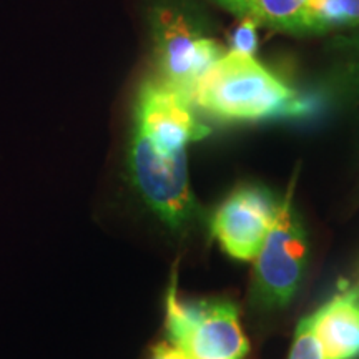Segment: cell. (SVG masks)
I'll return each mask as SVG.
<instances>
[{"label": "cell", "instance_id": "6da1fadb", "mask_svg": "<svg viewBox=\"0 0 359 359\" xmlns=\"http://www.w3.org/2000/svg\"><path fill=\"white\" fill-rule=\"evenodd\" d=\"M191 102L219 122L306 120L303 93L251 55L226 52L191 92Z\"/></svg>", "mask_w": 359, "mask_h": 359}, {"label": "cell", "instance_id": "7a4b0ae2", "mask_svg": "<svg viewBox=\"0 0 359 359\" xmlns=\"http://www.w3.org/2000/svg\"><path fill=\"white\" fill-rule=\"evenodd\" d=\"M147 20L158 79L190 97L226 53L212 35V22L195 0H154Z\"/></svg>", "mask_w": 359, "mask_h": 359}, {"label": "cell", "instance_id": "3957f363", "mask_svg": "<svg viewBox=\"0 0 359 359\" xmlns=\"http://www.w3.org/2000/svg\"><path fill=\"white\" fill-rule=\"evenodd\" d=\"M165 330L170 343L190 359H243L250 341L230 302H187L178 296L177 281L167 293Z\"/></svg>", "mask_w": 359, "mask_h": 359}, {"label": "cell", "instance_id": "277c9868", "mask_svg": "<svg viewBox=\"0 0 359 359\" xmlns=\"http://www.w3.org/2000/svg\"><path fill=\"white\" fill-rule=\"evenodd\" d=\"M132 182L150 210L175 233H185L200 217L188 177L187 150L161 154L133 128L128 150Z\"/></svg>", "mask_w": 359, "mask_h": 359}, {"label": "cell", "instance_id": "5b68a950", "mask_svg": "<svg viewBox=\"0 0 359 359\" xmlns=\"http://www.w3.org/2000/svg\"><path fill=\"white\" fill-rule=\"evenodd\" d=\"M293 185L278 203L275 222L255 264L251 296L264 309L285 308L294 298L306 271L308 240L293 208Z\"/></svg>", "mask_w": 359, "mask_h": 359}, {"label": "cell", "instance_id": "8992f818", "mask_svg": "<svg viewBox=\"0 0 359 359\" xmlns=\"http://www.w3.org/2000/svg\"><path fill=\"white\" fill-rule=\"evenodd\" d=\"M135 130L167 155L187 150L191 142L210 135V127L196 116L191 98L161 79L147 80L140 87L135 103Z\"/></svg>", "mask_w": 359, "mask_h": 359}, {"label": "cell", "instance_id": "52a82bcc", "mask_svg": "<svg viewBox=\"0 0 359 359\" xmlns=\"http://www.w3.org/2000/svg\"><path fill=\"white\" fill-rule=\"evenodd\" d=\"M278 203L266 187L240 185L215 210L212 235L230 257L257 258L275 222Z\"/></svg>", "mask_w": 359, "mask_h": 359}, {"label": "cell", "instance_id": "ba28073f", "mask_svg": "<svg viewBox=\"0 0 359 359\" xmlns=\"http://www.w3.org/2000/svg\"><path fill=\"white\" fill-rule=\"evenodd\" d=\"M311 318L325 359L359 358V291H341Z\"/></svg>", "mask_w": 359, "mask_h": 359}, {"label": "cell", "instance_id": "9c48e42d", "mask_svg": "<svg viewBox=\"0 0 359 359\" xmlns=\"http://www.w3.org/2000/svg\"><path fill=\"white\" fill-rule=\"evenodd\" d=\"M240 19L291 35H318L311 15L313 0H212Z\"/></svg>", "mask_w": 359, "mask_h": 359}, {"label": "cell", "instance_id": "30bf717a", "mask_svg": "<svg viewBox=\"0 0 359 359\" xmlns=\"http://www.w3.org/2000/svg\"><path fill=\"white\" fill-rule=\"evenodd\" d=\"M327 50L333 62L320 83L331 105L346 109L359 128V32L333 39Z\"/></svg>", "mask_w": 359, "mask_h": 359}, {"label": "cell", "instance_id": "8fae6325", "mask_svg": "<svg viewBox=\"0 0 359 359\" xmlns=\"http://www.w3.org/2000/svg\"><path fill=\"white\" fill-rule=\"evenodd\" d=\"M311 15L318 35L334 29H359V0H313Z\"/></svg>", "mask_w": 359, "mask_h": 359}, {"label": "cell", "instance_id": "7c38bea8", "mask_svg": "<svg viewBox=\"0 0 359 359\" xmlns=\"http://www.w3.org/2000/svg\"><path fill=\"white\" fill-rule=\"evenodd\" d=\"M288 359H325L320 339L314 333L311 316L304 318L296 327L294 341Z\"/></svg>", "mask_w": 359, "mask_h": 359}, {"label": "cell", "instance_id": "4fadbf2b", "mask_svg": "<svg viewBox=\"0 0 359 359\" xmlns=\"http://www.w3.org/2000/svg\"><path fill=\"white\" fill-rule=\"evenodd\" d=\"M258 29L259 24L257 20L241 19L240 24L231 30L230 39H228V43H230V50L228 52L255 57L259 45Z\"/></svg>", "mask_w": 359, "mask_h": 359}, {"label": "cell", "instance_id": "5bb4252c", "mask_svg": "<svg viewBox=\"0 0 359 359\" xmlns=\"http://www.w3.org/2000/svg\"><path fill=\"white\" fill-rule=\"evenodd\" d=\"M150 359H190L182 349L172 343H160L151 348Z\"/></svg>", "mask_w": 359, "mask_h": 359}]
</instances>
